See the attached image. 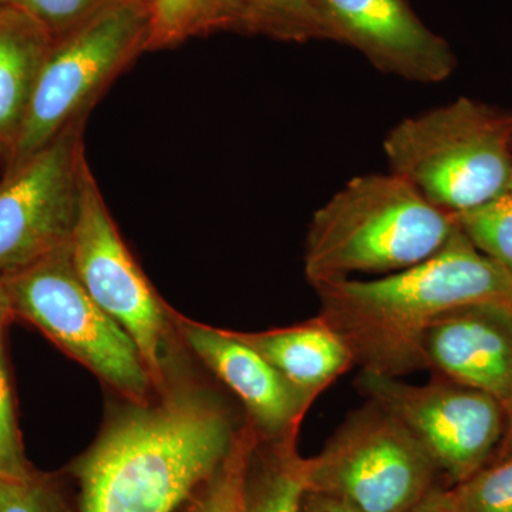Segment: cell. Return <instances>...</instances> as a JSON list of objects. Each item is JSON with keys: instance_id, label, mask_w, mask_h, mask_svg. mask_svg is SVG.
I'll list each match as a JSON object with an SVG mask.
<instances>
[{"instance_id": "1", "label": "cell", "mask_w": 512, "mask_h": 512, "mask_svg": "<svg viewBox=\"0 0 512 512\" xmlns=\"http://www.w3.org/2000/svg\"><path fill=\"white\" fill-rule=\"evenodd\" d=\"M128 402L77 458V512H177L228 456L239 427L211 390L184 379Z\"/></svg>"}, {"instance_id": "2", "label": "cell", "mask_w": 512, "mask_h": 512, "mask_svg": "<svg viewBox=\"0 0 512 512\" xmlns=\"http://www.w3.org/2000/svg\"><path fill=\"white\" fill-rule=\"evenodd\" d=\"M315 289L319 315L345 338L362 372L402 377L424 369V338L444 313L471 303H512V272L478 251L457 225L446 245L419 264Z\"/></svg>"}, {"instance_id": "3", "label": "cell", "mask_w": 512, "mask_h": 512, "mask_svg": "<svg viewBox=\"0 0 512 512\" xmlns=\"http://www.w3.org/2000/svg\"><path fill=\"white\" fill-rule=\"evenodd\" d=\"M456 229V217L392 171L359 175L313 214L306 279L316 288L353 274H393L436 254Z\"/></svg>"}, {"instance_id": "4", "label": "cell", "mask_w": 512, "mask_h": 512, "mask_svg": "<svg viewBox=\"0 0 512 512\" xmlns=\"http://www.w3.org/2000/svg\"><path fill=\"white\" fill-rule=\"evenodd\" d=\"M390 171L453 217L494 198L512 174V114L461 97L400 121L383 143Z\"/></svg>"}, {"instance_id": "5", "label": "cell", "mask_w": 512, "mask_h": 512, "mask_svg": "<svg viewBox=\"0 0 512 512\" xmlns=\"http://www.w3.org/2000/svg\"><path fill=\"white\" fill-rule=\"evenodd\" d=\"M70 256L94 302L126 330L146 363L157 396L184 380L185 346L175 311L154 291L111 218L89 161Z\"/></svg>"}, {"instance_id": "6", "label": "cell", "mask_w": 512, "mask_h": 512, "mask_svg": "<svg viewBox=\"0 0 512 512\" xmlns=\"http://www.w3.org/2000/svg\"><path fill=\"white\" fill-rule=\"evenodd\" d=\"M2 281L13 319L35 326L127 402L153 400L156 386L140 350L86 291L74 271L70 245Z\"/></svg>"}, {"instance_id": "7", "label": "cell", "mask_w": 512, "mask_h": 512, "mask_svg": "<svg viewBox=\"0 0 512 512\" xmlns=\"http://www.w3.org/2000/svg\"><path fill=\"white\" fill-rule=\"evenodd\" d=\"M143 0H114L89 20L57 37L47 55L12 156L15 164L86 119L103 90L138 53L147 50Z\"/></svg>"}, {"instance_id": "8", "label": "cell", "mask_w": 512, "mask_h": 512, "mask_svg": "<svg viewBox=\"0 0 512 512\" xmlns=\"http://www.w3.org/2000/svg\"><path fill=\"white\" fill-rule=\"evenodd\" d=\"M440 477L416 437L372 400L349 414L318 456L305 458L306 491L360 512H409Z\"/></svg>"}, {"instance_id": "9", "label": "cell", "mask_w": 512, "mask_h": 512, "mask_svg": "<svg viewBox=\"0 0 512 512\" xmlns=\"http://www.w3.org/2000/svg\"><path fill=\"white\" fill-rule=\"evenodd\" d=\"M84 121L8 165L0 183V279L23 271L72 242L80 194Z\"/></svg>"}, {"instance_id": "10", "label": "cell", "mask_w": 512, "mask_h": 512, "mask_svg": "<svg viewBox=\"0 0 512 512\" xmlns=\"http://www.w3.org/2000/svg\"><path fill=\"white\" fill-rule=\"evenodd\" d=\"M356 384L416 437L448 483L487 466L503 443L507 414L490 394L439 376L410 384L362 372Z\"/></svg>"}, {"instance_id": "11", "label": "cell", "mask_w": 512, "mask_h": 512, "mask_svg": "<svg viewBox=\"0 0 512 512\" xmlns=\"http://www.w3.org/2000/svg\"><path fill=\"white\" fill-rule=\"evenodd\" d=\"M316 6L328 40L352 46L383 73L434 84L456 69L450 45L406 0H316Z\"/></svg>"}, {"instance_id": "12", "label": "cell", "mask_w": 512, "mask_h": 512, "mask_svg": "<svg viewBox=\"0 0 512 512\" xmlns=\"http://www.w3.org/2000/svg\"><path fill=\"white\" fill-rule=\"evenodd\" d=\"M185 349L194 353L244 404L259 440L299 433L316 399L289 383L268 360L239 340L232 330L211 328L175 312Z\"/></svg>"}, {"instance_id": "13", "label": "cell", "mask_w": 512, "mask_h": 512, "mask_svg": "<svg viewBox=\"0 0 512 512\" xmlns=\"http://www.w3.org/2000/svg\"><path fill=\"white\" fill-rule=\"evenodd\" d=\"M424 369L512 403V303L480 302L440 316L423 343Z\"/></svg>"}, {"instance_id": "14", "label": "cell", "mask_w": 512, "mask_h": 512, "mask_svg": "<svg viewBox=\"0 0 512 512\" xmlns=\"http://www.w3.org/2000/svg\"><path fill=\"white\" fill-rule=\"evenodd\" d=\"M232 332L313 399L356 365L348 342L322 315L286 328Z\"/></svg>"}, {"instance_id": "15", "label": "cell", "mask_w": 512, "mask_h": 512, "mask_svg": "<svg viewBox=\"0 0 512 512\" xmlns=\"http://www.w3.org/2000/svg\"><path fill=\"white\" fill-rule=\"evenodd\" d=\"M55 43L52 33L15 5L0 8V156H12L40 70Z\"/></svg>"}, {"instance_id": "16", "label": "cell", "mask_w": 512, "mask_h": 512, "mask_svg": "<svg viewBox=\"0 0 512 512\" xmlns=\"http://www.w3.org/2000/svg\"><path fill=\"white\" fill-rule=\"evenodd\" d=\"M298 436L258 440L249 463L242 512H301L306 480Z\"/></svg>"}, {"instance_id": "17", "label": "cell", "mask_w": 512, "mask_h": 512, "mask_svg": "<svg viewBox=\"0 0 512 512\" xmlns=\"http://www.w3.org/2000/svg\"><path fill=\"white\" fill-rule=\"evenodd\" d=\"M148 13L147 50L175 45L197 33L242 30L234 0H143Z\"/></svg>"}, {"instance_id": "18", "label": "cell", "mask_w": 512, "mask_h": 512, "mask_svg": "<svg viewBox=\"0 0 512 512\" xmlns=\"http://www.w3.org/2000/svg\"><path fill=\"white\" fill-rule=\"evenodd\" d=\"M242 30L288 42L328 40L316 0H234Z\"/></svg>"}, {"instance_id": "19", "label": "cell", "mask_w": 512, "mask_h": 512, "mask_svg": "<svg viewBox=\"0 0 512 512\" xmlns=\"http://www.w3.org/2000/svg\"><path fill=\"white\" fill-rule=\"evenodd\" d=\"M258 440L248 421L239 427L228 456L191 498L190 512H242L245 481Z\"/></svg>"}, {"instance_id": "20", "label": "cell", "mask_w": 512, "mask_h": 512, "mask_svg": "<svg viewBox=\"0 0 512 512\" xmlns=\"http://www.w3.org/2000/svg\"><path fill=\"white\" fill-rule=\"evenodd\" d=\"M456 221L478 251L512 272V174L494 198Z\"/></svg>"}, {"instance_id": "21", "label": "cell", "mask_w": 512, "mask_h": 512, "mask_svg": "<svg viewBox=\"0 0 512 512\" xmlns=\"http://www.w3.org/2000/svg\"><path fill=\"white\" fill-rule=\"evenodd\" d=\"M446 512H512V453L447 488Z\"/></svg>"}, {"instance_id": "22", "label": "cell", "mask_w": 512, "mask_h": 512, "mask_svg": "<svg viewBox=\"0 0 512 512\" xmlns=\"http://www.w3.org/2000/svg\"><path fill=\"white\" fill-rule=\"evenodd\" d=\"M10 323H0V478L20 480L35 470L26 458L16 417L15 396L6 355V330Z\"/></svg>"}, {"instance_id": "23", "label": "cell", "mask_w": 512, "mask_h": 512, "mask_svg": "<svg viewBox=\"0 0 512 512\" xmlns=\"http://www.w3.org/2000/svg\"><path fill=\"white\" fill-rule=\"evenodd\" d=\"M0 512H66L56 481L33 470L20 480L0 478Z\"/></svg>"}, {"instance_id": "24", "label": "cell", "mask_w": 512, "mask_h": 512, "mask_svg": "<svg viewBox=\"0 0 512 512\" xmlns=\"http://www.w3.org/2000/svg\"><path fill=\"white\" fill-rule=\"evenodd\" d=\"M113 2L114 0H15L13 5L29 13L57 39L76 29Z\"/></svg>"}, {"instance_id": "25", "label": "cell", "mask_w": 512, "mask_h": 512, "mask_svg": "<svg viewBox=\"0 0 512 512\" xmlns=\"http://www.w3.org/2000/svg\"><path fill=\"white\" fill-rule=\"evenodd\" d=\"M301 512H360L355 507L332 497V495L305 491L302 497Z\"/></svg>"}, {"instance_id": "26", "label": "cell", "mask_w": 512, "mask_h": 512, "mask_svg": "<svg viewBox=\"0 0 512 512\" xmlns=\"http://www.w3.org/2000/svg\"><path fill=\"white\" fill-rule=\"evenodd\" d=\"M447 488L437 485L420 504L409 512H446Z\"/></svg>"}, {"instance_id": "27", "label": "cell", "mask_w": 512, "mask_h": 512, "mask_svg": "<svg viewBox=\"0 0 512 512\" xmlns=\"http://www.w3.org/2000/svg\"><path fill=\"white\" fill-rule=\"evenodd\" d=\"M505 414H507V427H505L503 443H501L500 448L495 453L493 460L494 458L504 457L512 453V403L505 409Z\"/></svg>"}, {"instance_id": "28", "label": "cell", "mask_w": 512, "mask_h": 512, "mask_svg": "<svg viewBox=\"0 0 512 512\" xmlns=\"http://www.w3.org/2000/svg\"><path fill=\"white\" fill-rule=\"evenodd\" d=\"M12 320L15 319H13L12 311H10L8 293H6L5 285L0 279V323H10Z\"/></svg>"}, {"instance_id": "29", "label": "cell", "mask_w": 512, "mask_h": 512, "mask_svg": "<svg viewBox=\"0 0 512 512\" xmlns=\"http://www.w3.org/2000/svg\"><path fill=\"white\" fill-rule=\"evenodd\" d=\"M13 3H15V0H0V8H3V6L13 5Z\"/></svg>"}]
</instances>
